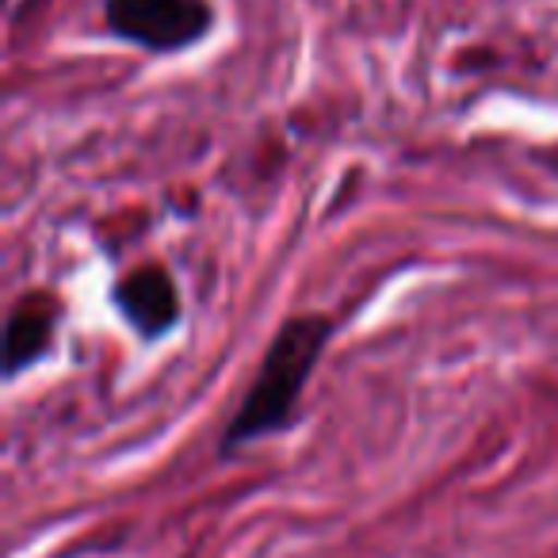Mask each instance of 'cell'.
Returning a JSON list of instances; mask_svg holds the SVG:
<instances>
[{"label": "cell", "mask_w": 558, "mask_h": 558, "mask_svg": "<svg viewBox=\"0 0 558 558\" xmlns=\"http://www.w3.org/2000/svg\"><path fill=\"white\" fill-rule=\"evenodd\" d=\"M119 306H123L126 322L146 337L165 333L180 318V299L177 288H172V276L165 268H157V264H142L119 283Z\"/></svg>", "instance_id": "3957f363"}, {"label": "cell", "mask_w": 558, "mask_h": 558, "mask_svg": "<svg viewBox=\"0 0 558 558\" xmlns=\"http://www.w3.org/2000/svg\"><path fill=\"white\" fill-rule=\"evenodd\" d=\"M104 24L116 39L149 54H177L207 39L215 9L207 0H104Z\"/></svg>", "instance_id": "7a4b0ae2"}, {"label": "cell", "mask_w": 558, "mask_h": 558, "mask_svg": "<svg viewBox=\"0 0 558 558\" xmlns=\"http://www.w3.org/2000/svg\"><path fill=\"white\" fill-rule=\"evenodd\" d=\"M329 337H333V322L322 318V314H295V318L283 322L260 372H256L253 387L241 398V410L233 413L230 428H226V451L253 444L260 436L276 433L279 425H288L291 410H295L311 372L318 367Z\"/></svg>", "instance_id": "6da1fadb"}, {"label": "cell", "mask_w": 558, "mask_h": 558, "mask_svg": "<svg viewBox=\"0 0 558 558\" xmlns=\"http://www.w3.org/2000/svg\"><path fill=\"white\" fill-rule=\"evenodd\" d=\"M50 329H54V311L47 303L16 306L9 318V333H4V372L16 375L20 367L39 360L50 344Z\"/></svg>", "instance_id": "277c9868"}]
</instances>
